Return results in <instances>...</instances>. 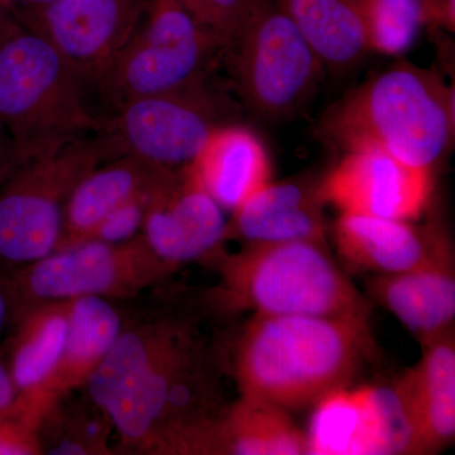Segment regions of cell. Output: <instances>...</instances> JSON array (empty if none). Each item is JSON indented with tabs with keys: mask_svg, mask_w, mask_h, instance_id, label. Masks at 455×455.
Returning <instances> with one entry per match:
<instances>
[{
	"mask_svg": "<svg viewBox=\"0 0 455 455\" xmlns=\"http://www.w3.org/2000/svg\"><path fill=\"white\" fill-rule=\"evenodd\" d=\"M331 235L347 265L372 275L403 274L454 259L451 235L438 221L418 224L340 212Z\"/></svg>",
	"mask_w": 455,
	"mask_h": 455,
	"instance_id": "cell-15",
	"label": "cell"
},
{
	"mask_svg": "<svg viewBox=\"0 0 455 455\" xmlns=\"http://www.w3.org/2000/svg\"><path fill=\"white\" fill-rule=\"evenodd\" d=\"M223 60L248 112L280 122L302 110L326 73L319 57L275 0H251Z\"/></svg>",
	"mask_w": 455,
	"mask_h": 455,
	"instance_id": "cell-6",
	"label": "cell"
},
{
	"mask_svg": "<svg viewBox=\"0 0 455 455\" xmlns=\"http://www.w3.org/2000/svg\"><path fill=\"white\" fill-rule=\"evenodd\" d=\"M454 88L409 61L379 71L323 114L317 132L343 151L379 149L434 171L451 151Z\"/></svg>",
	"mask_w": 455,
	"mask_h": 455,
	"instance_id": "cell-3",
	"label": "cell"
},
{
	"mask_svg": "<svg viewBox=\"0 0 455 455\" xmlns=\"http://www.w3.org/2000/svg\"><path fill=\"white\" fill-rule=\"evenodd\" d=\"M106 161L92 134L18 164L0 188V262L20 267L55 252L68 197Z\"/></svg>",
	"mask_w": 455,
	"mask_h": 455,
	"instance_id": "cell-9",
	"label": "cell"
},
{
	"mask_svg": "<svg viewBox=\"0 0 455 455\" xmlns=\"http://www.w3.org/2000/svg\"><path fill=\"white\" fill-rule=\"evenodd\" d=\"M40 454L37 427L14 409L0 414V455Z\"/></svg>",
	"mask_w": 455,
	"mask_h": 455,
	"instance_id": "cell-29",
	"label": "cell"
},
{
	"mask_svg": "<svg viewBox=\"0 0 455 455\" xmlns=\"http://www.w3.org/2000/svg\"><path fill=\"white\" fill-rule=\"evenodd\" d=\"M191 167L223 211H235L271 181L267 149L254 132L239 123L215 132Z\"/></svg>",
	"mask_w": 455,
	"mask_h": 455,
	"instance_id": "cell-21",
	"label": "cell"
},
{
	"mask_svg": "<svg viewBox=\"0 0 455 455\" xmlns=\"http://www.w3.org/2000/svg\"><path fill=\"white\" fill-rule=\"evenodd\" d=\"M367 291L421 346L454 329V259L403 274L373 275L367 281Z\"/></svg>",
	"mask_w": 455,
	"mask_h": 455,
	"instance_id": "cell-20",
	"label": "cell"
},
{
	"mask_svg": "<svg viewBox=\"0 0 455 455\" xmlns=\"http://www.w3.org/2000/svg\"><path fill=\"white\" fill-rule=\"evenodd\" d=\"M319 185L320 179L311 176L269 181L230 212L226 242H326L329 224Z\"/></svg>",
	"mask_w": 455,
	"mask_h": 455,
	"instance_id": "cell-17",
	"label": "cell"
},
{
	"mask_svg": "<svg viewBox=\"0 0 455 455\" xmlns=\"http://www.w3.org/2000/svg\"><path fill=\"white\" fill-rule=\"evenodd\" d=\"M13 298L9 286L8 274L0 272V337L13 322Z\"/></svg>",
	"mask_w": 455,
	"mask_h": 455,
	"instance_id": "cell-33",
	"label": "cell"
},
{
	"mask_svg": "<svg viewBox=\"0 0 455 455\" xmlns=\"http://www.w3.org/2000/svg\"><path fill=\"white\" fill-rule=\"evenodd\" d=\"M176 272L151 250L142 235L121 243L83 242L9 272L13 319L42 301L92 296L127 300Z\"/></svg>",
	"mask_w": 455,
	"mask_h": 455,
	"instance_id": "cell-10",
	"label": "cell"
},
{
	"mask_svg": "<svg viewBox=\"0 0 455 455\" xmlns=\"http://www.w3.org/2000/svg\"><path fill=\"white\" fill-rule=\"evenodd\" d=\"M421 358L394 382L414 427L421 455L448 448L455 438V331L421 346Z\"/></svg>",
	"mask_w": 455,
	"mask_h": 455,
	"instance_id": "cell-18",
	"label": "cell"
},
{
	"mask_svg": "<svg viewBox=\"0 0 455 455\" xmlns=\"http://www.w3.org/2000/svg\"><path fill=\"white\" fill-rule=\"evenodd\" d=\"M226 227L223 209L188 164L171 171L156 188L140 235L160 259L179 271L224 250Z\"/></svg>",
	"mask_w": 455,
	"mask_h": 455,
	"instance_id": "cell-14",
	"label": "cell"
},
{
	"mask_svg": "<svg viewBox=\"0 0 455 455\" xmlns=\"http://www.w3.org/2000/svg\"><path fill=\"white\" fill-rule=\"evenodd\" d=\"M370 52L395 56L414 44L424 26L420 0H362Z\"/></svg>",
	"mask_w": 455,
	"mask_h": 455,
	"instance_id": "cell-26",
	"label": "cell"
},
{
	"mask_svg": "<svg viewBox=\"0 0 455 455\" xmlns=\"http://www.w3.org/2000/svg\"><path fill=\"white\" fill-rule=\"evenodd\" d=\"M226 42L176 0H149L145 16L94 92L108 110L211 79ZM107 110V112H108Z\"/></svg>",
	"mask_w": 455,
	"mask_h": 455,
	"instance_id": "cell-7",
	"label": "cell"
},
{
	"mask_svg": "<svg viewBox=\"0 0 455 455\" xmlns=\"http://www.w3.org/2000/svg\"><path fill=\"white\" fill-rule=\"evenodd\" d=\"M18 392L5 359L0 358V414L11 411L16 403Z\"/></svg>",
	"mask_w": 455,
	"mask_h": 455,
	"instance_id": "cell-32",
	"label": "cell"
},
{
	"mask_svg": "<svg viewBox=\"0 0 455 455\" xmlns=\"http://www.w3.org/2000/svg\"><path fill=\"white\" fill-rule=\"evenodd\" d=\"M70 302H38L14 317L5 362L16 385L17 400L40 387L55 366L68 334Z\"/></svg>",
	"mask_w": 455,
	"mask_h": 455,
	"instance_id": "cell-24",
	"label": "cell"
},
{
	"mask_svg": "<svg viewBox=\"0 0 455 455\" xmlns=\"http://www.w3.org/2000/svg\"><path fill=\"white\" fill-rule=\"evenodd\" d=\"M307 454V438L283 407L239 396L218 416L209 455Z\"/></svg>",
	"mask_w": 455,
	"mask_h": 455,
	"instance_id": "cell-23",
	"label": "cell"
},
{
	"mask_svg": "<svg viewBox=\"0 0 455 455\" xmlns=\"http://www.w3.org/2000/svg\"><path fill=\"white\" fill-rule=\"evenodd\" d=\"M20 164L16 148L8 134L0 128V188Z\"/></svg>",
	"mask_w": 455,
	"mask_h": 455,
	"instance_id": "cell-31",
	"label": "cell"
},
{
	"mask_svg": "<svg viewBox=\"0 0 455 455\" xmlns=\"http://www.w3.org/2000/svg\"><path fill=\"white\" fill-rule=\"evenodd\" d=\"M370 319L253 314L229 350L239 396L287 411L352 385L376 355Z\"/></svg>",
	"mask_w": 455,
	"mask_h": 455,
	"instance_id": "cell-2",
	"label": "cell"
},
{
	"mask_svg": "<svg viewBox=\"0 0 455 455\" xmlns=\"http://www.w3.org/2000/svg\"><path fill=\"white\" fill-rule=\"evenodd\" d=\"M37 434L42 454H118L112 445V423L86 391L82 396L74 391L60 398L42 418Z\"/></svg>",
	"mask_w": 455,
	"mask_h": 455,
	"instance_id": "cell-25",
	"label": "cell"
},
{
	"mask_svg": "<svg viewBox=\"0 0 455 455\" xmlns=\"http://www.w3.org/2000/svg\"><path fill=\"white\" fill-rule=\"evenodd\" d=\"M149 0H52L17 4L18 25L42 36L92 92L136 32Z\"/></svg>",
	"mask_w": 455,
	"mask_h": 455,
	"instance_id": "cell-11",
	"label": "cell"
},
{
	"mask_svg": "<svg viewBox=\"0 0 455 455\" xmlns=\"http://www.w3.org/2000/svg\"><path fill=\"white\" fill-rule=\"evenodd\" d=\"M424 26L454 32L455 0H420Z\"/></svg>",
	"mask_w": 455,
	"mask_h": 455,
	"instance_id": "cell-30",
	"label": "cell"
},
{
	"mask_svg": "<svg viewBox=\"0 0 455 455\" xmlns=\"http://www.w3.org/2000/svg\"><path fill=\"white\" fill-rule=\"evenodd\" d=\"M172 170L130 155L98 164L80 180L66 203L55 251L89 241L110 212L134 197L151 193Z\"/></svg>",
	"mask_w": 455,
	"mask_h": 455,
	"instance_id": "cell-19",
	"label": "cell"
},
{
	"mask_svg": "<svg viewBox=\"0 0 455 455\" xmlns=\"http://www.w3.org/2000/svg\"><path fill=\"white\" fill-rule=\"evenodd\" d=\"M325 71L348 73L370 53L362 0H275Z\"/></svg>",
	"mask_w": 455,
	"mask_h": 455,
	"instance_id": "cell-22",
	"label": "cell"
},
{
	"mask_svg": "<svg viewBox=\"0 0 455 455\" xmlns=\"http://www.w3.org/2000/svg\"><path fill=\"white\" fill-rule=\"evenodd\" d=\"M92 88L37 33L18 26L0 40V128L20 164L100 130Z\"/></svg>",
	"mask_w": 455,
	"mask_h": 455,
	"instance_id": "cell-5",
	"label": "cell"
},
{
	"mask_svg": "<svg viewBox=\"0 0 455 455\" xmlns=\"http://www.w3.org/2000/svg\"><path fill=\"white\" fill-rule=\"evenodd\" d=\"M14 9H16L14 0H0V40L17 25L13 18Z\"/></svg>",
	"mask_w": 455,
	"mask_h": 455,
	"instance_id": "cell-34",
	"label": "cell"
},
{
	"mask_svg": "<svg viewBox=\"0 0 455 455\" xmlns=\"http://www.w3.org/2000/svg\"><path fill=\"white\" fill-rule=\"evenodd\" d=\"M197 22L226 42L235 37L251 0H176Z\"/></svg>",
	"mask_w": 455,
	"mask_h": 455,
	"instance_id": "cell-27",
	"label": "cell"
},
{
	"mask_svg": "<svg viewBox=\"0 0 455 455\" xmlns=\"http://www.w3.org/2000/svg\"><path fill=\"white\" fill-rule=\"evenodd\" d=\"M52 2V0H14L17 4H44V3Z\"/></svg>",
	"mask_w": 455,
	"mask_h": 455,
	"instance_id": "cell-35",
	"label": "cell"
},
{
	"mask_svg": "<svg viewBox=\"0 0 455 455\" xmlns=\"http://www.w3.org/2000/svg\"><path fill=\"white\" fill-rule=\"evenodd\" d=\"M209 260L220 274L214 301L226 309L371 319L370 301L335 262L328 242L243 244Z\"/></svg>",
	"mask_w": 455,
	"mask_h": 455,
	"instance_id": "cell-4",
	"label": "cell"
},
{
	"mask_svg": "<svg viewBox=\"0 0 455 455\" xmlns=\"http://www.w3.org/2000/svg\"><path fill=\"white\" fill-rule=\"evenodd\" d=\"M124 317L112 300L79 298L70 302V320L64 347L40 387L18 398L13 409L38 427L60 398L85 387L121 333Z\"/></svg>",
	"mask_w": 455,
	"mask_h": 455,
	"instance_id": "cell-16",
	"label": "cell"
},
{
	"mask_svg": "<svg viewBox=\"0 0 455 455\" xmlns=\"http://www.w3.org/2000/svg\"><path fill=\"white\" fill-rule=\"evenodd\" d=\"M433 172L379 149H355L320 178V196L340 212L418 221L430 205Z\"/></svg>",
	"mask_w": 455,
	"mask_h": 455,
	"instance_id": "cell-13",
	"label": "cell"
},
{
	"mask_svg": "<svg viewBox=\"0 0 455 455\" xmlns=\"http://www.w3.org/2000/svg\"><path fill=\"white\" fill-rule=\"evenodd\" d=\"M221 370L220 350L197 317L155 311L124 319L84 390L112 423L119 453L209 455L228 403Z\"/></svg>",
	"mask_w": 455,
	"mask_h": 455,
	"instance_id": "cell-1",
	"label": "cell"
},
{
	"mask_svg": "<svg viewBox=\"0 0 455 455\" xmlns=\"http://www.w3.org/2000/svg\"><path fill=\"white\" fill-rule=\"evenodd\" d=\"M241 114V104L209 79L125 101L103 114L95 134L108 161L130 155L180 169L194 163L215 132L239 123Z\"/></svg>",
	"mask_w": 455,
	"mask_h": 455,
	"instance_id": "cell-8",
	"label": "cell"
},
{
	"mask_svg": "<svg viewBox=\"0 0 455 455\" xmlns=\"http://www.w3.org/2000/svg\"><path fill=\"white\" fill-rule=\"evenodd\" d=\"M155 190L134 197L110 212L106 220L101 221L100 226L97 228L89 241L121 243V242L130 241L134 236L140 235L147 208H148L149 200H151Z\"/></svg>",
	"mask_w": 455,
	"mask_h": 455,
	"instance_id": "cell-28",
	"label": "cell"
},
{
	"mask_svg": "<svg viewBox=\"0 0 455 455\" xmlns=\"http://www.w3.org/2000/svg\"><path fill=\"white\" fill-rule=\"evenodd\" d=\"M305 431L309 455H421L392 386H344L315 403Z\"/></svg>",
	"mask_w": 455,
	"mask_h": 455,
	"instance_id": "cell-12",
	"label": "cell"
}]
</instances>
